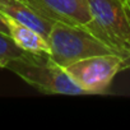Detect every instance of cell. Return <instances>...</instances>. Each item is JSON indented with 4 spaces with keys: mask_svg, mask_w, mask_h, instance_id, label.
Instances as JSON below:
<instances>
[{
    "mask_svg": "<svg viewBox=\"0 0 130 130\" xmlns=\"http://www.w3.org/2000/svg\"><path fill=\"white\" fill-rule=\"evenodd\" d=\"M5 69L46 94L82 96L86 92L73 80L67 69L56 64L48 54L24 51L8 62Z\"/></svg>",
    "mask_w": 130,
    "mask_h": 130,
    "instance_id": "6da1fadb",
    "label": "cell"
},
{
    "mask_svg": "<svg viewBox=\"0 0 130 130\" xmlns=\"http://www.w3.org/2000/svg\"><path fill=\"white\" fill-rule=\"evenodd\" d=\"M92 21L84 26L130 62V5L126 0H87Z\"/></svg>",
    "mask_w": 130,
    "mask_h": 130,
    "instance_id": "3957f363",
    "label": "cell"
},
{
    "mask_svg": "<svg viewBox=\"0 0 130 130\" xmlns=\"http://www.w3.org/2000/svg\"><path fill=\"white\" fill-rule=\"evenodd\" d=\"M0 12L36 29L45 38L55 23L46 18L29 0H0Z\"/></svg>",
    "mask_w": 130,
    "mask_h": 130,
    "instance_id": "8992f818",
    "label": "cell"
},
{
    "mask_svg": "<svg viewBox=\"0 0 130 130\" xmlns=\"http://www.w3.org/2000/svg\"><path fill=\"white\" fill-rule=\"evenodd\" d=\"M0 32H4V33L9 35V28H8V26L5 24V22L3 21L2 17H0Z\"/></svg>",
    "mask_w": 130,
    "mask_h": 130,
    "instance_id": "9c48e42d",
    "label": "cell"
},
{
    "mask_svg": "<svg viewBox=\"0 0 130 130\" xmlns=\"http://www.w3.org/2000/svg\"><path fill=\"white\" fill-rule=\"evenodd\" d=\"M52 22L70 26H87L92 21V13L87 0H29Z\"/></svg>",
    "mask_w": 130,
    "mask_h": 130,
    "instance_id": "5b68a950",
    "label": "cell"
},
{
    "mask_svg": "<svg viewBox=\"0 0 130 130\" xmlns=\"http://www.w3.org/2000/svg\"><path fill=\"white\" fill-rule=\"evenodd\" d=\"M0 17L3 18V21L8 26L9 35L13 38V41L23 51L50 55V45L47 42V38H45L41 33H38L36 29L18 22L17 19H14L7 14H3L2 12H0Z\"/></svg>",
    "mask_w": 130,
    "mask_h": 130,
    "instance_id": "52a82bcc",
    "label": "cell"
},
{
    "mask_svg": "<svg viewBox=\"0 0 130 130\" xmlns=\"http://www.w3.org/2000/svg\"><path fill=\"white\" fill-rule=\"evenodd\" d=\"M126 2H127V4H129V5H130V0H126Z\"/></svg>",
    "mask_w": 130,
    "mask_h": 130,
    "instance_id": "30bf717a",
    "label": "cell"
},
{
    "mask_svg": "<svg viewBox=\"0 0 130 130\" xmlns=\"http://www.w3.org/2000/svg\"><path fill=\"white\" fill-rule=\"evenodd\" d=\"M24 51L13 41L10 35L0 32V68H4L9 61L21 56Z\"/></svg>",
    "mask_w": 130,
    "mask_h": 130,
    "instance_id": "ba28073f",
    "label": "cell"
},
{
    "mask_svg": "<svg viewBox=\"0 0 130 130\" xmlns=\"http://www.w3.org/2000/svg\"><path fill=\"white\" fill-rule=\"evenodd\" d=\"M47 42L50 45L51 59L62 68L93 56L119 55L110 45L84 26H70L56 22L47 36Z\"/></svg>",
    "mask_w": 130,
    "mask_h": 130,
    "instance_id": "7a4b0ae2",
    "label": "cell"
},
{
    "mask_svg": "<svg viewBox=\"0 0 130 130\" xmlns=\"http://www.w3.org/2000/svg\"><path fill=\"white\" fill-rule=\"evenodd\" d=\"M86 94H103L117 73L130 69V62L120 55H101L79 60L65 68Z\"/></svg>",
    "mask_w": 130,
    "mask_h": 130,
    "instance_id": "277c9868",
    "label": "cell"
}]
</instances>
